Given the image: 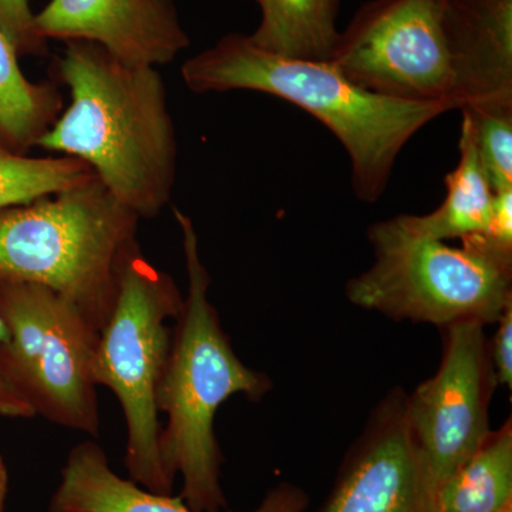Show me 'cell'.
<instances>
[{
    "mask_svg": "<svg viewBox=\"0 0 512 512\" xmlns=\"http://www.w3.org/2000/svg\"><path fill=\"white\" fill-rule=\"evenodd\" d=\"M9 330L5 320L0 315V345L8 342ZM0 416L8 419H33L35 413L29 404L19 396L0 375Z\"/></svg>",
    "mask_w": 512,
    "mask_h": 512,
    "instance_id": "obj_23",
    "label": "cell"
},
{
    "mask_svg": "<svg viewBox=\"0 0 512 512\" xmlns=\"http://www.w3.org/2000/svg\"><path fill=\"white\" fill-rule=\"evenodd\" d=\"M497 332L488 340L491 363L498 384L512 389V302L497 320Z\"/></svg>",
    "mask_w": 512,
    "mask_h": 512,
    "instance_id": "obj_22",
    "label": "cell"
},
{
    "mask_svg": "<svg viewBox=\"0 0 512 512\" xmlns=\"http://www.w3.org/2000/svg\"><path fill=\"white\" fill-rule=\"evenodd\" d=\"M483 323L441 329L443 356L430 379L407 393L414 436L437 487L490 436V402L498 382Z\"/></svg>",
    "mask_w": 512,
    "mask_h": 512,
    "instance_id": "obj_9",
    "label": "cell"
},
{
    "mask_svg": "<svg viewBox=\"0 0 512 512\" xmlns=\"http://www.w3.org/2000/svg\"><path fill=\"white\" fill-rule=\"evenodd\" d=\"M437 484L396 386L370 413L318 512H437Z\"/></svg>",
    "mask_w": 512,
    "mask_h": 512,
    "instance_id": "obj_10",
    "label": "cell"
},
{
    "mask_svg": "<svg viewBox=\"0 0 512 512\" xmlns=\"http://www.w3.org/2000/svg\"><path fill=\"white\" fill-rule=\"evenodd\" d=\"M328 62L350 82L389 99L450 111L477 103L448 0L367 2L340 32Z\"/></svg>",
    "mask_w": 512,
    "mask_h": 512,
    "instance_id": "obj_7",
    "label": "cell"
},
{
    "mask_svg": "<svg viewBox=\"0 0 512 512\" xmlns=\"http://www.w3.org/2000/svg\"><path fill=\"white\" fill-rule=\"evenodd\" d=\"M512 512V511H511Z\"/></svg>",
    "mask_w": 512,
    "mask_h": 512,
    "instance_id": "obj_26",
    "label": "cell"
},
{
    "mask_svg": "<svg viewBox=\"0 0 512 512\" xmlns=\"http://www.w3.org/2000/svg\"><path fill=\"white\" fill-rule=\"evenodd\" d=\"M436 503L437 512L512 511L511 419L437 487Z\"/></svg>",
    "mask_w": 512,
    "mask_h": 512,
    "instance_id": "obj_17",
    "label": "cell"
},
{
    "mask_svg": "<svg viewBox=\"0 0 512 512\" xmlns=\"http://www.w3.org/2000/svg\"><path fill=\"white\" fill-rule=\"evenodd\" d=\"M53 74L70 104L37 147L82 160L140 220L170 204L178 143L167 89L156 67L120 62L90 42H66Z\"/></svg>",
    "mask_w": 512,
    "mask_h": 512,
    "instance_id": "obj_1",
    "label": "cell"
},
{
    "mask_svg": "<svg viewBox=\"0 0 512 512\" xmlns=\"http://www.w3.org/2000/svg\"><path fill=\"white\" fill-rule=\"evenodd\" d=\"M0 30L19 56L45 53L46 40L36 33L35 13L30 9L29 0H0Z\"/></svg>",
    "mask_w": 512,
    "mask_h": 512,
    "instance_id": "obj_21",
    "label": "cell"
},
{
    "mask_svg": "<svg viewBox=\"0 0 512 512\" xmlns=\"http://www.w3.org/2000/svg\"><path fill=\"white\" fill-rule=\"evenodd\" d=\"M9 485H0V512L5 511L6 497H8Z\"/></svg>",
    "mask_w": 512,
    "mask_h": 512,
    "instance_id": "obj_25",
    "label": "cell"
},
{
    "mask_svg": "<svg viewBox=\"0 0 512 512\" xmlns=\"http://www.w3.org/2000/svg\"><path fill=\"white\" fill-rule=\"evenodd\" d=\"M461 113V128L473 141L491 188L512 190V106L468 107Z\"/></svg>",
    "mask_w": 512,
    "mask_h": 512,
    "instance_id": "obj_19",
    "label": "cell"
},
{
    "mask_svg": "<svg viewBox=\"0 0 512 512\" xmlns=\"http://www.w3.org/2000/svg\"><path fill=\"white\" fill-rule=\"evenodd\" d=\"M480 107L512 106V0H448Z\"/></svg>",
    "mask_w": 512,
    "mask_h": 512,
    "instance_id": "obj_13",
    "label": "cell"
},
{
    "mask_svg": "<svg viewBox=\"0 0 512 512\" xmlns=\"http://www.w3.org/2000/svg\"><path fill=\"white\" fill-rule=\"evenodd\" d=\"M140 218L94 175L28 204L0 210V281L46 286L100 330L121 268L137 248Z\"/></svg>",
    "mask_w": 512,
    "mask_h": 512,
    "instance_id": "obj_4",
    "label": "cell"
},
{
    "mask_svg": "<svg viewBox=\"0 0 512 512\" xmlns=\"http://www.w3.org/2000/svg\"><path fill=\"white\" fill-rule=\"evenodd\" d=\"M93 177L92 168L77 158L19 156L0 148V210L57 194Z\"/></svg>",
    "mask_w": 512,
    "mask_h": 512,
    "instance_id": "obj_18",
    "label": "cell"
},
{
    "mask_svg": "<svg viewBox=\"0 0 512 512\" xmlns=\"http://www.w3.org/2000/svg\"><path fill=\"white\" fill-rule=\"evenodd\" d=\"M0 485H9L8 467L0 454Z\"/></svg>",
    "mask_w": 512,
    "mask_h": 512,
    "instance_id": "obj_24",
    "label": "cell"
},
{
    "mask_svg": "<svg viewBox=\"0 0 512 512\" xmlns=\"http://www.w3.org/2000/svg\"><path fill=\"white\" fill-rule=\"evenodd\" d=\"M0 315L9 340L0 345V375L35 416L97 437L93 360L100 330L74 303L46 286L0 281Z\"/></svg>",
    "mask_w": 512,
    "mask_h": 512,
    "instance_id": "obj_8",
    "label": "cell"
},
{
    "mask_svg": "<svg viewBox=\"0 0 512 512\" xmlns=\"http://www.w3.org/2000/svg\"><path fill=\"white\" fill-rule=\"evenodd\" d=\"M35 29L43 40L94 43L133 66H163L190 46L174 0H50Z\"/></svg>",
    "mask_w": 512,
    "mask_h": 512,
    "instance_id": "obj_11",
    "label": "cell"
},
{
    "mask_svg": "<svg viewBox=\"0 0 512 512\" xmlns=\"http://www.w3.org/2000/svg\"><path fill=\"white\" fill-rule=\"evenodd\" d=\"M461 241L495 261L512 266V190L495 192L487 228Z\"/></svg>",
    "mask_w": 512,
    "mask_h": 512,
    "instance_id": "obj_20",
    "label": "cell"
},
{
    "mask_svg": "<svg viewBox=\"0 0 512 512\" xmlns=\"http://www.w3.org/2000/svg\"><path fill=\"white\" fill-rule=\"evenodd\" d=\"M309 497L298 485L281 483L254 512H305ZM49 512H197L180 495L153 493L120 477L96 441L77 444L67 457Z\"/></svg>",
    "mask_w": 512,
    "mask_h": 512,
    "instance_id": "obj_12",
    "label": "cell"
},
{
    "mask_svg": "<svg viewBox=\"0 0 512 512\" xmlns=\"http://www.w3.org/2000/svg\"><path fill=\"white\" fill-rule=\"evenodd\" d=\"M376 261L346 284L357 308L393 320L431 323L497 322L512 302V266L464 245L403 237L384 221L367 232Z\"/></svg>",
    "mask_w": 512,
    "mask_h": 512,
    "instance_id": "obj_6",
    "label": "cell"
},
{
    "mask_svg": "<svg viewBox=\"0 0 512 512\" xmlns=\"http://www.w3.org/2000/svg\"><path fill=\"white\" fill-rule=\"evenodd\" d=\"M18 59L0 30V148L28 156L62 114L63 97L53 82H30Z\"/></svg>",
    "mask_w": 512,
    "mask_h": 512,
    "instance_id": "obj_16",
    "label": "cell"
},
{
    "mask_svg": "<svg viewBox=\"0 0 512 512\" xmlns=\"http://www.w3.org/2000/svg\"><path fill=\"white\" fill-rule=\"evenodd\" d=\"M460 160L447 174L446 198L426 215H400L384 221L392 231L414 239H464L487 228L493 210V188L485 177L476 148L464 128L460 133Z\"/></svg>",
    "mask_w": 512,
    "mask_h": 512,
    "instance_id": "obj_14",
    "label": "cell"
},
{
    "mask_svg": "<svg viewBox=\"0 0 512 512\" xmlns=\"http://www.w3.org/2000/svg\"><path fill=\"white\" fill-rule=\"evenodd\" d=\"M181 76L194 93L272 94L316 117L345 147L353 188L369 204L386 191L397 157L410 138L450 111L440 104L409 103L367 92L332 63L271 55L241 33L224 36L188 59Z\"/></svg>",
    "mask_w": 512,
    "mask_h": 512,
    "instance_id": "obj_2",
    "label": "cell"
},
{
    "mask_svg": "<svg viewBox=\"0 0 512 512\" xmlns=\"http://www.w3.org/2000/svg\"><path fill=\"white\" fill-rule=\"evenodd\" d=\"M183 305L174 279L151 264L138 245L121 268L116 302L100 329L93 360L94 383L109 387L123 410L130 480L160 494L173 493L175 481L161 457L157 396L173 339L168 320H177Z\"/></svg>",
    "mask_w": 512,
    "mask_h": 512,
    "instance_id": "obj_5",
    "label": "cell"
},
{
    "mask_svg": "<svg viewBox=\"0 0 512 512\" xmlns=\"http://www.w3.org/2000/svg\"><path fill=\"white\" fill-rule=\"evenodd\" d=\"M174 215L183 237L188 291L158 389V413L167 416L161 427V457L168 476L183 480L180 498L191 510L220 512L228 503L221 485L224 457L215 437V414L235 394L258 402L271 392L272 380L245 365L232 348L208 298L211 276L202 264L194 222L177 208Z\"/></svg>",
    "mask_w": 512,
    "mask_h": 512,
    "instance_id": "obj_3",
    "label": "cell"
},
{
    "mask_svg": "<svg viewBox=\"0 0 512 512\" xmlns=\"http://www.w3.org/2000/svg\"><path fill=\"white\" fill-rule=\"evenodd\" d=\"M262 18L248 39L271 55L328 62L338 43L340 0H256Z\"/></svg>",
    "mask_w": 512,
    "mask_h": 512,
    "instance_id": "obj_15",
    "label": "cell"
}]
</instances>
